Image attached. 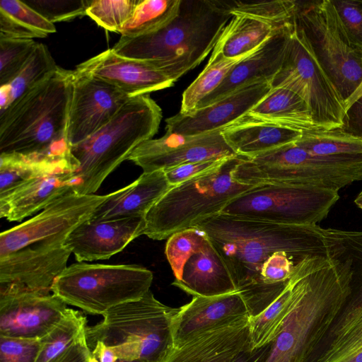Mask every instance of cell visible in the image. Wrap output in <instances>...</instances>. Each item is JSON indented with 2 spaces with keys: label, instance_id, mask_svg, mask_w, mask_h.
I'll list each match as a JSON object with an SVG mask.
<instances>
[{
  "label": "cell",
  "instance_id": "18",
  "mask_svg": "<svg viewBox=\"0 0 362 362\" xmlns=\"http://www.w3.org/2000/svg\"><path fill=\"white\" fill-rule=\"evenodd\" d=\"M71 252L64 245L28 246L0 257V285L50 292Z\"/></svg>",
  "mask_w": 362,
  "mask_h": 362
},
{
  "label": "cell",
  "instance_id": "10",
  "mask_svg": "<svg viewBox=\"0 0 362 362\" xmlns=\"http://www.w3.org/2000/svg\"><path fill=\"white\" fill-rule=\"evenodd\" d=\"M296 2L295 23L345 101L362 80V48L349 37L330 0Z\"/></svg>",
  "mask_w": 362,
  "mask_h": 362
},
{
  "label": "cell",
  "instance_id": "43",
  "mask_svg": "<svg viewBox=\"0 0 362 362\" xmlns=\"http://www.w3.org/2000/svg\"><path fill=\"white\" fill-rule=\"evenodd\" d=\"M23 1L54 24L86 15V10L91 0H25Z\"/></svg>",
  "mask_w": 362,
  "mask_h": 362
},
{
  "label": "cell",
  "instance_id": "45",
  "mask_svg": "<svg viewBox=\"0 0 362 362\" xmlns=\"http://www.w3.org/2000/svg\"><path fill=\"white\" fill-rule=\"evenodd\" d=\"M349 37L362 48V0H330Z\"/></svg>",
  "mask_w": 362,
  "mask_h": 362
},
{
  "label": "cell",
  "instance_id": "15",
  "mask_svg": "<svg viewBox=\"0 0 362 362\" xmlns=\"http://www.w3.org/2000/svg\"><path fill=\"white\" fill-rule=\"evenodd\" d=\"M217 129L187 136L168 132L138 146L128 158L143 172L165 170L182 164L237 156Z\"/></svg>",
  "mask_w": 362,
  "mask_h": 362
},
{
  "label": "cell",
  "instance_id": "28",
  "mask_svg": "<svg viewBox=\"0 0 362 362\" xmlns=\"http://www.w3.org/2000/svg\"><path fill=\"white\" fill-rule=\"evenodd\" d=\"M246 116L302 133L321 129L315 124L305 101L284 88H272Z\"/></svg>",
  "mask_w": 362,
  "mask_h": 362
},
{
  "label": "cell",
  "instance_id": "35",
  "mask_svg": "<svg viewBox=\"0 0 362 362\" xmlns=\"http://www.w3.org/2000/svg\"><path fill=\"white\" fill-rule=\"evenodd\" d=\"M86 317L67 308L62 319L43 337L35 362H56L86 332Z\"/></svg>",
  "mask_w": 362,
  "mask_h": 362
},
{
  "label": "cell",
  "instance_id": "5",
  "mask_svg": "<svg viewBox=\"0 0 362 362\" xmlns=\"http://www.w3.org/2000/svg\"><path fill=\"white\" fill-rule=\"evenodd\" d=\"M162 117L161 108L148 94L132 97L107 123L71 147L79 164V182L74 191L94 194L138 146L153 139Z\"/></svg>",
  "mask_w": 362,
  "mask_h": 362
},
{
  "label": "cell",
  "instance_id": "44",
  "mask_svg": "<svg viewBox=\"0 0 362 362\" xmlns=\"http://www.w3.org/2000/svg\"><path fill=\"white\" fill-rule=\"evenodd\" d=\"M40 339L0 336V362H35Z\"/></svg>",
  "mask_w": 362,
  "mask_h": 362
},
{
  "label": "cell",
  "instance_id": "27",
  "mask_svg": "<svg viewBox=\"0 0 362 362\" xmlns=\"http://www.w3.org/2000/svg\"><path fill=\"white\" fill-rule=\"evenodd\" d=\"M221 134L233 152L246 158L296 143L303 134L300 132L246 115L224 127Z\"/></svg>",
  "mask_w": 362,
  "mask_h": 362
},
{
  "label": "cell",
  "instance_id": "12",
  "mask_svg": "<svg viewBox=\"0 0 362 362\" xmlns=\"http://www.w3.org/2000/svg\"><path fill=\"white\" fill-rule=\"evenodd\" d=\"M271 86L288 89L302 98L318 127H341L344 100L315 57L295 21L282 64L271 81Z\"/></svg>",
  "mask_w": 362,
  "mask_h": 362
},
{
  "label": "cell",
  "instance_id": "50",
  "mask_svg": "<svg viewBox=\"0 0 362 362\" xmlns=\"http://www.w3.org/2000/svg\"><path fill=\"white\" fill-rule=\"evenodd\" d=\"M270 344L252 351L247 349L237 358L235 362H262L269 351Z\"/></svg>",
  "mask_w": 362,
  "mask_h": 362
},
{
  "label": "cell",
  "instance_id": "42",
  "mask_svg": "<svg viewBox=\"0 0 362 362\" xmlns=\"http://www.w3.org/2000/svg\"><path fill=\"white\" fill-rule=\"evenodd\" d=\"M329 230L339 243L340 253L349 259L351 293L362 294V231Z\"/></svg>",
  "mask_w": 362,
  "mask_h": 362
},
{
  "label": "cell",
  "instance_id": "6",
  "mask_svg": "<svg viewBox=\"0 0 362 362\" xmlns=\"http://www.w3.org/2000/svg\"><path fill=\"white\" fill-rule=\"evenodd\" d=\"M242 158L228 157L217 168L172 186L146 214L144 235L164 240L221 213L233 199L253 187L234 177Z\"/></svg>",
  "mask_w": 362,
  "mask_h": 362
},
{
  "label": "cell",
  "instance_id": "48",
  "mask_svg": "<svg viewBox=\"0 0 362 362\" xmlns=\"http://www.w3.org/2000/svg\"><path fill=\"white\" fill-rule=\"evenodd\" d=\"M90 357L85 332L56 362H90Z\"/></svg>",
  "mask_w": 362,
  "mask_h": 362
},
{
  "label": "cell",
  "instance_id": "49",
  "mask_svg": "<svg viewBox=\"0 0 362 362\" xmlns=\"http://www.w3.org/2000/svg\"><path fill=\"white\" fill-rule=\"evenodd\" d=\"M90 351L99 362H116L118 359L113 350L102 341H97Z\"/></svg>",
  "mask_w": 362,
  "mask_h": 362
},
{
  "label": "cell",
  "instance_id": "34",
  "mask_svg": "<svg viewBox=\"0 0 362 362\" xmlns=\"http://www.w3.org/2000/svg\"><path fill=\"white\" fill-rule=\"evenodd\" d=\"M182 0H140L130 18L117 33L137 37L156 32L178 14Z\"/></svg>",
  "mask_w": 362,
  "mask_h": 362
},
{
  "label": "cell",
  "instance_id": "13",
  "mask_svg": "<svg viewBox=\"0 0 362 362\" xmlns=\"http://www.w3.org/2000/svg\"><path fill=\"white\" fill-rule=\"evenodd\" d=\"M108 194H80L74 190L41 212L0 234V257L28 246L64 244L78 226L89 219Z\"/></svg>",
  "mask_w": 362,
  "mask_h": 362
},
{
  "label": "cell",
  "instance_id": "1",
  "mask_svg": "<svg viewBox=\"0 0 362 362\" xmlns=\"http://www.w3.org/2000/svg\"><path fill=\"white\" fill-rule=\"evenodd\" d=\"M194 227L205 233L223 259L250 317L259 313L261 274L280 252L300 262L331 257L339 250L336 237L318 224H281L219 213Z\"/></svg>",
  "mask_w": 362,
  "mask_h": 362
},
{
  "label": "cell",
  "instance_id": "38",
  "mask_svg": "<svg viewBox=\"0 0 362 362\" xmlns=\"http://www.w3.org/2000/svg\"><path fill=\"white\" fill-rule=\"evenodd\" d=\"M209 243L202 230L193 227L178 231L168 238L165 254L175 276L180 280L187 262Z\"/></svg>",
  "mask_w": 362,
  "mask_h": 362
},
{
  "label": "cell",
  "instance_id": "11",
  "mask_svg": "<svg viewBox=\"0 0 362 362\" xmlns=\"http://www.w3.org/2000/svg\"><path fill=\"white\" fill-rule=\"evenodd\" d=\"M339 192L312 186L255 185L233 199L221 213L290 225H315L328 216Z\"/></svg>",
  "mask_w": 362,
  "mask_h": 362
},
{
  "label": "cell",
  "instance_id": "37",
  "mask_svg": "<svg viewBox=\"0 0 362 362\" xmlns=\"http://www.w3.org/2000/svg\"><path fill=\"white\" fill-rule=\"evenodd\" d=\"M296 145L318 156L361 155L362 139L341 128L317 129L303 132Z\"/></svg>",
  "mask_w": 362,
  "mask_h": 362
},
{
  "label": "cell",
  "instance_id": "16",
  "mask_svg": "<svg viewBox=\"0 0 362 362\" xmlns=\"http://www.w3.org/2000/svg\"><path fill=\"white\" fill-rule=\"evenodd\" d=\"M131 98L116 87L74 70L66 139L70 147L107 123Z\"/></svg>",
  "mask_w": 362,
  "mask_h": 362
},
{
  "label": "cell",
  "instance_id": "46",
  "mask_svg": "<svg viewBox=\"0 0 362 362\" xmlns=\"http://www.w3.org/2000/svg\"><path fill=\"white\" fill-rule=\"evenodd\" d=\"M227 158L187 163L163 171L170 185L175 186L217 168Z\"/></svg>",
  "mask_w": 362,
  "mask_h": 362
},
{
  "label": "cell",
  "instance_id": "7",
  "mask_svg": "<svg viewBox=\"0 0 362 362\" xmlns=\"http://www.w3.org/2000/svg\"><path fill=\"white\" fill-rule=\"evenodd\" d=\"M177 310L159 301L150 290L139 300L110 308L99 323L86 326L88 348L102 341L118 358L157 362L172 344L171 322Z\"/></svg>",
  "mask_w": 362,
  "mask_h": 362
},
{
  "label": "cell",
  "instance_id": "26",
  "mask_svg": "<svg viewBox=\"0 0 362 362\" xmlns=\"http://www.w3.org/2000/svg\"><path fill=\"white\" fill-rule=\"evenodd\" d=\"M192 296H214L238 291L223 259L209 243L185 264L181 279L172 284Z\"/></svg>",
  "mask_w": 362,
  "mask_h": 362
},
{
  "label": "cell",
  "instance_id": "24",
  "mask_svg": "<svg viewBox=\"0 0 362 362\" xmlns=\"http://www.w3.org/2000/svg\"><path fill=\"white\" fill-rule=\"evenodd\" d=\"M293 24L276 31L259 47L238 62L220 86L206 97L197 109L208 106L249 85L271 83L282 64Z\"/></svg>",
  "mask_w": 362,
  "mask_h": 362
},
{
  "label": "cell",
  "instance_id": "3",
  "mask_svg": "<svg viewBox=\"0 0 362 362\" xmlns=\"http://www.w3.org/2000/svg\"><path fill=\"white\" fill-rule=\"evenodd\" d=\"M231 2L182 0L177 16L159 30L137 37H120L118 55L145 61L174 83L202 62L232 18Z\"/></svg>",
  "mask_w": 362,
  "mask_h": 362
},
{
  "label": "cell",
  "instance_id": "52",
  "mask_svg": "<svg viewBox=\"0 0 362 362\" xmlns=\"http://www.w3.org/2000/svg\"><path fill=\"white\" fill-rule=\"evenodd\" d=\"M354 204L358 208L362 210V190L358 193L354 199Z\"/></svg>",
  "mask_w": 362,
  "mask_h": 362
},
{
  "label": "cell",
  "instance_id": "32",
  "mask_svg": "<svg viewBox=\"0 0 362 362\" xmlns=\"http://www.w3.org/2000/svg\"><path fill=\"white\" fill-rule=\"evenodd\" d=\"M295 281L294 271L279 297L260 313L249 317V351L269 344L279 334L293 303Z\"/></svg>",
  "mask_w": 362,
  "mask_h": 362
},
{
  "label": "cell",
  "instance_id": "17",
  "mask_svg": "<svg viewBox=\"0 0 362 362\" xmlns=\"http://www.w3.org/2000/svg\"><path fill=\"white\" fill-rule=\"evenodd\" d=\"M79 164L72 153L0 197V217L21 221L43 210L59 197L74 190L78 184Z\"/></svg>",
  "mask_w": 362,
  "mask_h": 362
},
{
  "label": "cell",
  "instance_id": "54",
  "mask_svg": "<svg viewBox=\"0 0 362 362\" xmlns=\"http://www.w3.org/2000/svg\"><path fill=\"white\" fill-rule=\"evenodd\" d=\"M90 362H99V361L95 358L92 356V355H91V357H90Z\"/></svg>",
  "mask_w": 362,
  "mask_h": 362
},
{
  "label": "cell",
  "instance_id": "40",
  "mask_svg": "<svg viewBox=\"0 0 362 362\" xmlns=\"http://www.w3.org/2000/svg\"><path fill=\"white\" fill-rule=\"evenodd\" d=\"M140 0H91L86 16L106 30L118 33Z\"/></svg>",
  "mask_w": 362,
  "mask_h": 362
},
{
  "label": "cell",
  "instance_id": "33",
  "mask_svg": "<svg viewBox=\"0 0 362 362\" xmlns=\"http://www.w3.org/2000/svg\"><path fill=\"white\" fill-rule=\"evenodd\" d=\"M71 153V151L49 154L0 153V197L7 194Z\"/></svg>",
  "mask_w": 362,
  "mask_h": 362
},
{
  "label": "cell",
  "instance_id": "22",
  "mask_svg": "<svg viewBox=\"0 0 362 362\" xmlns=\"http://www.w3.org/2000/svg\"><path fill=\"white\" fill-rule=\"evenodd\" d=\"M249 317L206 330L180 346L172 344L157 362H235L248 349Z\"/></svg>",
  "mask_w": 362,
  "mask_h": 362
},
{
  "label": "cell",
  "instance_id": "53",
  "mask_svg": "<svg viewBox=\"0 0 362 362\" xmlns=\"http://www.w3.org/2000/svg\"><path fill=\"white\" fill-rule=\"evenodd\" d=\"M116 362H146V361H141V360H124V359H120V358H118Z\"/></svg>",
  "mask_w": 362,
  "mask_h": 362
},
{
  "label": "cell",
  "instance_id": "2",
  "mask_svg": "<svg viewBox=\"0 0 362 362\" xmlns=\"http://www.w3.org/2000/svg\"><path fill=\"white\" fill-rule=\"evenodd\" d=\"M295 274L292 308L262 362H305L350 295V264L341 255L306 258Z\"/></svg>",
  "mask_w": 362,
  "mask_h": 362
},
{
  "label": "cell",
  "instance_id": "47",
  "mask_svg": "<svg viewBox=\"0 0 362 362\" xmlns=\"http://www.w3.org/2000/svg\"><path fill=\"white\" fill-rule=\"evenodd\" d=\"M340 128L344 132L362 139V95L346 110Z\"/></svg>",
  "mask_w": 362,
  "mask_h": 362
},
{
  "label": "cell",
  "instance_id": "23",
  "mask_svg": "<svg viewBox=\"0 0 362 362\" xmlns=\"http://www.w3.org/2000/svg\"><path fill=\"white\" fill-rule=\"evenodd\" d=\"M245 316H250L249 312L238 291L214 296H193L173 317L172 344L180 346L194 335Z\"/></svg>",
  "mask_w": 362,
  "mask_h": 362
},
{
  "label": "cell",
  "instance_id": "30",
  "mask_svg": "<svg viewBox=\"0 0 362 362\" xmlns=\"http://www.w3.org/2000/svg\"><path fill=\"white\" fill-rule=\"evenodd\" d=\"M47 47L37 45L18 74L0 87V113L49 78L59 69Z\"/></svg>",
  "mask_w": 362,
  "mask_h": 362
},
{
  "label": "cell",
  "instance_id": "20",
  "mask_svg": "<svg viewBox=\"0 0 362 362\" xmlns=\"http://www.w3.org/2000/svg\"><path fill=\"white\" fill-rule=\"evenodd\" d=\"M272 89L270 82L240 88L208 106L165 120L168 132L193 136L223 129L246 115Z\"/></svg>",
  "mask_w": 362,
  "mask_h": 362
},
{
  "label": "cell",
  "instance_id": "8",
  "mask_svg": "<svg viewBox=\"0 0 362 362\" xmlns=\"http://www.w3.org/2000/svg\"><path fill=\"white\" fill-rule=\"evenodd\" d=\"M234 177L252 186L286 183L339 192L362 180V154L318 156L291 143L251 158H243Z\"/></svg>",
  "mask_w": 362,
  "mask_h": 362
},
{
  "label": "cell",
  "instance_id": "19",
  "mask_svg": "<svg viewBox=\"0 0 362 362\" xmlns=\"http://www.w3.org/2000/svg\"><path fill=\"white\" fill-rule=\"evenodd\" d=\"M74 71L105 81L131 98L168 88L174 84L151 64L118 55L112 49L77 65Z\"/></svg>",
  "mask_w": 362,
  "mask_h": 362
},
{
  "label": "cell",
  "instance_id": "29",
  "mask_svg": "<svg viewBox=\"0 0 362 362\" xmlns=\"http://www.w3.org/2000/svg\"><path fill=\"white\" fill-rule=\"evenodd\" d=\"M279 29L281 28H276L253 17L233 15L223 28L211 54H220L229 59L246 56L259 47Z\"/></svg>",
  "mask_w": 362,
  "mask_h": 362
},
{
  "label": "cell",
  "instance_id": "39",
  "mask_svg": "<svg viewBox=\"0 0 362 362\" xmlns=\"http://www.w3.org/2000/svg\"><path fill=\"white\" fill-rule=\"evenodd\" d=\"M296 0H276L255 2L233 1L232 15L242 14L263 21L276 28H283L294 23Z\"/></svg>",
  "mask_w": 362,
  "mask_h": 362
},
{
  "label": "cell",
  "instance_id": "55",
  "mask_svg": "<svg viewBox=\"0 0 362 362\" xmlns=\"http://www.w3.org/2000/svg\"><path fill=\"white\" fill-rule=\"evenodd\" d=\"M351 295H356V294H351ZM358 296H360V295H358Z\"/></svg>",
  "mask_w": 362,
  "mask_h": 362
},
{
  "label": "cell",
  "instance_id": "36",
  "mask_svg": "<svg viewBox=\"0 0 362 362\" xmlns=\"http://www.w3.org/2000/svg\"><path fill=\"white\" fill-rule=\"evenodd\" d=\"M250 54L234 59L211 54L203 71L183 92L180 112L195 110L198 105L220 86L230 71Z\"/></svg>",
  "mask_w": 362,
  "mask_h": 362
},
{
  "label": "cell",
  "instance_id": "14",
  "mask_svg": "<svg viewBox=\"0 0 362 362\" xmlns=\"http://www.w3.org/2000/svg\"><path fill=\"white\" fill-rule=\"evenodd\" d=\"M66 305L50 292L0 285V336L41 339L62 319Z\"/></svg>",
  "mask_w": 362,
  "mask_h": 362
},
{
  "label": "cell",
  "instance_id": "41",
  "mask_svg": "<svg viewBox=\"0 0 362 362\" xmlns=\"http://www.w3.org/2000/svg\"><path fill=\"white\" fill-rule=\"evenodd\" d=\"M37 45L32 39H0V87L13 79Z\"/></svg>",
  "mask_w": 362,
  "mask_h": 362
},
{
  "label": "cell",
  "instance_id": "25",
  "mask_svg": "<svg viewBox=\"0 0 362 362\" xmlns=\"http://www.w3.org/2000/svg\"><path fill=\"white\" fill-rule=\"evenodd\" d=\"M162 170L143 173L130 185L108 194L90 218H145L155 204L171 188Z\"/></svg>",
  "mask_w": 362,
  "mask_h": 362
},
{
  "label": "cell",
  "instance_id": "21",
  "mask_svg": "<svg viewBox=\"0 0 362 362\" xmlns=\"http://www.w3.org/2000/svg\"><path fill=\"white\" fill-rule=\"evenodd\" d=\"M145 218H89L73 230L64 245L78 262L109 259L144 235Z\"/></svg>",
  "mask_w": 362,
  "mask_h": 362
},
{
  "label": "cell",
  "instance_id": "4",
  "mask_svg": "<svg viewBox=\"0 0 362 362\" xmlns=\"http://www.w3.org/2000/svg\"><path fill=\"white\" fill-rule=\"evenodd\" d=\"M74 71L59 67L47 80L0 113V153L71 151L66 128Z\"/></svg>",
  "mask_w": 362,
  "mask_h": 362
},
{
  "label": "cell",
  "instance_id": "9",
  "mask_svg": "<svg viewBox=\"0 0 362 362\" xmlns=\"http://www.w3.org/2000/svg\"><path fill=\"white\" fill-rule=\"evenodd\" d=\"M153 275L137 264H72L56 279L51 292L67 305L103 315L150 291Z\"/></svg>",
  "mask_w": 362,
  "mask_h": 362
},
{
  "label": "cell",
  "instance_id": "51",
  "mask_svg": "<svg viewBox=\"0 0 362 362\" xmlns=\"http://www.w3.org/2000/svg\"><path fill=\"white\" fill-rule=\"evenodd\" d=\"M362 95V80L355 91L344 101L346 110Z\"/></svg>",
  "mask_w": 362,
  "mask_h": 362
},
{
  "label": "cell",
  "instance_id": "31",
  "mask_svg": "<svg viewBox=\"0 0 362 362\" xmlns=\"http://www.w3.org/2000/svg\"><path fill=\"white\" fill-rule=\"evenodd\" d=\"M54 24L23 1H0V39L42 38L56 32Z\"/></svg>",
  "mask_w": 362,
  "mask_h": 362
}]
</instances>
